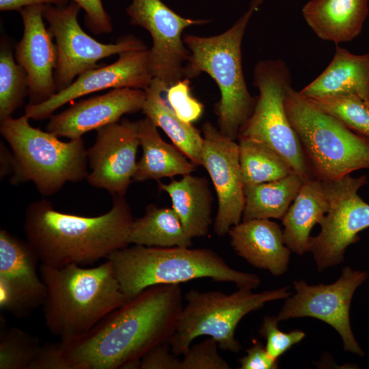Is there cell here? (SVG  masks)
Here are the masks:
<instances>
[{"instance_id":"cell-1","label":"cell","mask_w":369,"mask_h":369,"mask_svg":"<svg viewBox=\"0 0 369 369\" xmlns=\"http://www.w3.org/2000/svg\"><path fill=\"white\" fill-rule=\"evenodd\" d=\"M180 284L150 286L89 331L60 341L68 369H137L150 349L169 342L183 308Z\"/></svg>"},{"instance_id":"cell-35","label":"cell","mask_w":369,"mask_h":369,"mask_svg":"<svg viewBox=\"0 0 369 369\" xmlns=\"http://www.w3.org/2000/svg\"><path fill=\"white\" fill-rule=\"evenodd\" d=\"M278 323L277 316H266L259 329L260 335L266 340V350L275 359L305 337V333L301 330L287 333L282 331L278 327Z\"/></svg>"},{"instance_id":"cell-27","label":"cell","mask_w":369,"mask_h":369,"mask_svg":"<svg viewBox=\"0 0 369 369\" xmlns=\"http://www.w3.org/2000/svg\"><path fill=\"white\" fill-rule=\"evenodd\" d=\"M303 179L292 172L279 180L244 186L243 221L282 219L298 194Z\"/></svg>"},{"instance_id":"cell-23","label":"cell","mask_w":369,"mask_h":369,"mask_svg":"<svg viewBox=\"0 0 369 369\" xmlns=\"http://www.w3.org/2000/svg\"><path fill=\"white\" fill-rule=\"evenodd\" d=\"M159 189L168 194L172 207L191 238L206 236L213 223V197L208 181L191 174L169 182H159Z\"/></svg>"},{"instance_id":"cell-3","label":"cell","mask_w":369,"mask_h":369,"mask_svg":"<svg viewBox=\"0 0 369 369\" xmlns=\"http://www.w3.org/2000/svg\"><path fill=\"white\" fill-rule=\"evenodd\" d=\"M39 271L47 289L45 323L62 343L82 336L129 300L108 259L88 269L76 264L62 267L41 264Z\"/></svg>"},{"instance_id":"cell-16","label":"cell","mask_w":369,"mask_h":369,"mask_svg":"<svg viewBox=\"0 0 369 369\" xmlns=\"http://www.w3.org/2000/svg\"><path fill=\"white\" fill-rule=\"evenodd\" d=\"M96 131L95 142L87 150L91 172L86 179L113 196H124L137 169L140 146L137 121L124 119Z\"/></svg>"},{"instance_id":"cell-24","label":"cell","mask_w":369,"mask_h":369,"mask_svg":"<svg viewBox=\"0 0 369 369\" xmlns=\"http://www.w3.org/2000/svg\"><path fill=\"white\" fill-rule=\"evenodd\" d=\"M329 208L323 181H304L282 219L284 240L291 252L301 256L309 251L310 232L314 225L323 221Z\"/></svg>"},{"instance_id":"cell-18","label":"cell","mask_w":369,"mask_h":369,"mask_svg":"<svg viewBox=\"0 0 369 369\" xmlns=\"http://www.w3.org/2000/svg\"><path fill=\"white\" fill-rule=\"evenodd\" d=\"M44 5H31L18 11L23 34L15 46V59L28 77V104L41 103L57 92L55 79L57 49L44 23Z\"/></svg>"},{"instance_id":"cell-14","label":"cell","mask_w":369,"mask_h":369,"mask_svg":"<svg viewBox=\"0 0 369 369\" xmlns=\"http://www.w3.org/2000/svg\"><path fill=\"white\" fill-rule=\"evenodd\" d=\"M202 131L204 144L201 165L211 179L218 202L214 232L223 236L240 223L245 205L238 144L209 122L202 125Z\"/></svg>"},{"instance_id":"cell-33","label":"cell","mask_w":369,"mask_h":369,"mask_svg":"<svg viewBox=\"0 0 369 369\" xmlns=\"http://www.w3.org/2000/svg\"><path fill=\"white\" fill-rule=\"evenodd\" d=\"M165 93L167 102L182 121L192 124L200 118L204 105L192 96L189 79L184 77L176 82Z\"/></svg>"},{"instance_id":"cell-17","label":"cell","mask_w":369,"mask_h":369,"mask_svg":"<svg viewBox=\"0 0 369 369\" xmlns=\"http://www.w3.org/2000/svg\"><path fill=\"white\" fill-rule=\"evenodd\" d=\"M39 257L27 242L0 231V307L16 318L43 304L46 284L37 272Z\"/></svg>"},{"instance_id":"cell-11","label":"cell","mask_w":369,"mask_h":369,"mask_svg":"<svg viewBox=\"0 0 369 369\" xmlns=\"http://www.w3.org/2000/svg\"><path fill=\"white\" fill-rule=\"evenodd\" d=\"M80 10L73 1L64 5H44V18L57 49L55 79L57 92L83 72L97 68V63L102 59L128 51L148 49L144 42L133 36L122 37L110 44L94 39L78 23Z\"/></svg>"},{"instance_id":"cell-41","label":"cell","mask_w":369,"mask_h":369,"mask_svg":"<svg viewBox=\"0 0 369 369\" xmlns=\"http://www.w3.org/2000/svg\"><path fill=\"white\" fill-rule=\"evenodd\" d=\"M0 176L1 178L12 174L14 168V158L12 151H10L6 146L1 141L0 145Z\"/></svg>"},{"instance_id":"cell-32","label":"cell","mask_w":369,"mask_h":369,"mask_svg":"<svg viewBox=\"0 0 369 369\" xmlns=\"http://www.w3.org/2000/svg\"><path fill=\"white\" fill-rule=\"evenodd\" d=\"M307 99L353 131L369 138V107L360 98L335 96Z\"/></svg>"},{"instance_id":"cell-20","label":"cell","mask_w":369,"mask_h":369,"mask_svg":"<svg viewBox=\"0 0 369 369\" xmlns=\"http://www.w3.org/2000/svg\"><path fill=\"white\" fill-rule=\"evenodd\" d=\"M228 234L234 251L251 266L274 276L286 272L291 251L277 223L267 219L243 221L232 226Z\"/></svg>"},{"instance_id":"cell-15","label":"cell","mask_w":369,"mask_h":369,"mask_svg":"<svg viewBox=\"0 0 369 369\" xmlns=\"http://www.w3.org/2000/svg\"><path fill=\"white\" fill-rule=\"evenodd\" d=\"M149 53L148 49L121 53L115 62L83 72L69 86L48 100L38 104H27L24 115L35 120H44L72 100L107 89L129 87L145 90L154 79Z\"/></svg>"},{"instance_id":"cell-26","label":"cell","mask_w":369,"mask_h":369,"mask_svg":"<svg viewBox=\"0 0 369 369\" xmlns=\"http://www.w3.org/2000/svg\"><path fill=\"white\" fill-rule=\"evenodd\" d=\"M167 87L153 79L145 90L142 112L156 127L161 128L173 144L196 166L202 165L204 137L192 124L182 121L163 96Z\"/></svg>"},{"instance_id":"cell-6","label":"cell","mask_w":369,"mask_h":369,"mask_svg":"<svg viewBox=\"0 0 369 369\" xmlns=\"http://www.w3.org/2000/svg\"><path fill=\"white\" fill-rule=\"evenodd\" d=\"M25 115L1 121L0 133L14 158L13 185L33 182L42 195L49 196L67 182L86 179L87 152L82 139L62 141L55 134L33 127Z\"/></svg>"},{"instance_id":"cell-5","label":"cell","mask_w":369,"mask_h":369,"mask_svg":"<svg viewBox=\"0 0 369 369\" xmlns=\"http://www.w3.org/2000/svg\"><path fill=\"white\" fill-rule=\"evenodd\" d=\"M262 3V0H252L242 16L219 35L183 37L190 52L184 68V77L191 79L206 72L216 82L221 94L215 107L218 128L234 140L251 116L256 103L243 71L241 44L247 25Z\"/></svg>"},{"instance_id":"cell-34","label":"cell","mask_w":369,"mask_h":369,"mask_svg":"<svg viewBox=\"0 0 369 369\" xmlns=\"http://www.w3.org/2000/svg\"><path fill=\"white\" fill-rule=\"evenodd\" d=\"M217 342L209 337L191 345L183 355L180 369H230L228 362L218 351Z\"/></svg>"},{"instance_id":"cell-10","label":"cell","mask_w":369,"mask_h":369,"mask_svg":"<svg viewBox=\"0 0 369 369\" xmlns=\"http://www.w3.org/2000/svg\"><path fill=\"white\" fill-rule=\"evenodd\" d=\"M367 176L323 181L329 208L320 223V231L311 236L309 251L318 272L341 264L346 248L359 240L358 234L369 228V204L358 195Z\"/></svg>"},{"instance_id":"cell-39","label":"cell","mask_w":369,"mask_h":369,"mask_svg":"<svg viewBox=\"0 0 369 369\" xmlns=\"http://www.w3.org/2000/svg\"><path fill=\"white\" fill-rule=\"evenodd\" d=\"M30 369H68L62 355L60 342L41 345Z\"/></svg>"},{"instance_id":"cell-4","label":"cell","mask_w":369,"mask_h":369,"mask_svg":"<svg viewBox=\"0 0 369 369\" xmlns=\"http://www.w3.org/2000/svg\"><path fill=\"white\" fill-rule=\"evenodd\" d=\"M107 259L129 299L152 286L180 284L201 278L232 282L238 288L251 290L261 282L254 273L234 269L217 253L206 248L135 245L113 251Z\"/></svg>"},{"instance_id":"cell-2","label":"cell","mask_w":369,"mask_h":369,"mask_svg":"<svg viewBox=\"0 0 369 369\" xmlns=\"http://www.w3.org/2000/svg\"><path fill=\"white\" fill-rule=\"evenodd\" d=\"M133 221L124 196H113L111 209L97 217L61 213L42 199L27 208L24 231L41 264L62 267L92 263L128 247Z\"/></svg>"},{"instance_id":"cell-19","label":"cell","mask_w":369,"mask_h":369,"mask_svg":"<svg viewBox=\"0 0 369 369\" xmlns=\"http://www.w3.org/2000/svg\"><path fill=\"white\" fill-rule=\"evenodd\" d=\"M145 90L115 88L108 92L74 103L50 117L46 129L59 137L81 138L89 131L119 122L124 114L141 111Z\"/></svg>"},{"instance_id":"cell-22","label":"cell","mask_w":369,"mask_h":369,"mask_svg":"<svg viewBox=\"0 0 369 369\" xmlns=\"http://www.w3.org/2000/svg\"><path fill=\"white\" fill-rule=\"evenodd\" d=\"M301 12L320 39L338 45L360 34L368 14V0H310Z\"/></svg>"},{"instance_id":"cell-8","label":"cell","mask_w":369,"mask_h":369,"mask_svg":"<svg viewBox=\"0 0 369 369\" xmlns=\"http://www.w3.org/2000/svg\"><path fill=\"white\" fill-rule=\"evenodd\" d=\"M288 289L286 286L254 293L251 289L238 288L231 294L190 290L169 341L172 351L176 356L183 355L194 339L207 336L215 339L222 351L238 352L242 346L234 335L241 319L268 302L289 297Z\"/></svg>"},{"instance_id":"cell-29","label":"cell","mask_w":369,"mask_h":369,"mask_svg":"<svg viewBox=\"0 0 369 369\" xmlns=\"http://www.w3.org/2000/svg\"><path fill=\"white\" fill-rule=\"evenodd\" d=\"M238 139L244 186L279 180L294 172L288 163L269 146L247 138Z\"/></svg>"},{"instance_id":"cell-13","label":"cell","mask_w":369,"mask_h":369,"mask_svg":"<svg viewBox=\"0 0 369 369\" xmlns=\"http://www.w3.org/2000/svg\"><path fill=\"white\" fill-rule=\"evenodd\" d=\"M126 13L131 25L150 34L152 46L149 59L154 79L168 88L184 78V68L190 52L182 38V31L210 20L182 17L161 0H132Z\"/></svg>"},{"instance_id":"cell-30","label":"cell","mask_w":369,"mask_h":369,"mask_svg":"<svg viewBox=\"0 0 369 369\" xmlns=\"http://www.w3.org/2000/svg\"><path fill=\"white\" fill-rule=\"evenodd\" d=\"M29 94L28 77L5 38L0 47V121L12 117Z\"/></svg>"},{"instance_id":"cell-25","label":"cell","mask_w":369,"mask_h":369,"mask_svg":"<svg viewBox=\"0 0 369 369\" xmlns=\"http://www.w3.org/2000/svg\"><path fill=\"white\" fill-rule=\"evenodd\" d=\"M142 156L137 162L133 181L144 182L184 176L195 170L193 163L176 146L165 141L157 127L146 117L137 121Z\"/></svg>"},{"instance_id":"cell-7","label":"cell","mask_w":369,"mask_h":369,"mask_svg":"<svg viewBox=\"0 0 369 369\" xmlns=\"http://www.w3.org/2000/svg\"><path fill=\"white\" fill-rule=\"evenodd\" d=\"M284 105L316 178L332 180L369 169L368 137L319 109L292 86L286 92Z\"/></svg>"},{"instance_id":"cell-40","label":"cell","mask_w":369,"mask_h":369,"mask_svg":"<svg viewBox=\"0 0 369 369\" xmlns=\"http://www.w3.org/2000/svg\"><path fill=\"white\" fill-rule=\"evenodd\" d=\"M69 0H0L1 11H20L21 9L35 5H64Z\"/></svg>"},{"instance_id":"cell-38","label":"cell","mask_w":369,"mask_h":369,"mask_svg":"<svg viewBox=\"0 0 369 369\" xmlns=\"http://www.w3.org/2000/svg\"><path fill=\"white\" fill-rule=\"evenodd\" d=\"M245 356L238 359L240 369H277L278 359L272 357L266 350L265 346L254 340L253 345L246 349Z\"/></svg>"},{"instance_id":"cell-37","label":"cell","mask_w":369,"mask_h":369,"mask_svg":"<svg viewBox=\"0 0 369 369\" xmlns=\"http://www.w3.org/2000/svg\"><path fill=\"white\" fill-rule=\"evenodd\" d=\"M181 360L171 350L169 342L160 344L141 359V369H180Z\"/></svg>"},{"instance_id":"cell-28","label":"cell","mask_w":369,"mask_h":369,"mask_svg":"<svg viewBox=\"0 0 369 369\" xmlns=\"http://www.w3.org/2000/svg\"><path fill=\"white\" fill-rule=\"evenodd\" d=\"M130 243L146 247H191L192 238L184 231L174 210L148 205L144 215L133 221Z\"/></svg>"},{"instance_id":"cell-21","label":"cell","mask_w":369,"mask_h":369,"mask_svg":"<svg viewBox=\"0 0 369 369\" xmlns=\"http://www.w3.org/2000/svg\"><path fill=\"white\" fill-rule=\"evenodd\" d=\"M299 93L306 98L357 96L369 107V53L356 55L337 45L327 67Z\"/></svg>"},{"instance_id":"cell-31","label":"cell","mask_w":369,"mask_h":369,"mask_svg":"<svg viewBox=\"0 0 369 369\" xmlns=\"http://www.w3.org/2000/svg\"><path fill=\"white\" fill-rule=\"evenodd\" d=\"M39 340L17 327H6L0 332V369H30L40 346Z\"/></svg>"},{"instance_id":"cell-12","label":"cell","mask_w":369,"mask_h":369,"mask_svg":"<svg viewBox=\"0 0 369 369\" xmlns=\"http://www.w3.org/2000/svg\"><path fill=\"white\" fill-rule=\"evenodd\" d=\"M368 277L367 272L347 266L332 284L310 285L304 279L295 280L296 292L286 299L277 318L279 322L302 317L322 320L339 333L344 351L364 357L351 329L350 308L354 292Z\"/></svg>"},{"instance_id":"cell-36","label":"cell","mask_w":369,"mask_h":369,"mask_svg":"<svg viewBox=\"0 0 369 369\" xmlns=\"http://www.w3.org/2000/svg\"><path fill=\"white\" fill-rule=\"evenodd\" d=\"M85 12L84 23L95 35L110 33L113 31L111 20L102 0H71Z\"/></svg>"},{"instance_id":"cell-9","label":"cell","mask_w":369,"mask_h":369,"mask_svg":"<svg viewBox=\"0 0 369 369\" xmlns=\"http://www.w3.org/2000/svg\"><path fill=\"white\" fill-rule=\"evenodd\" d=\"M290 71L282 59L258 62L254 85L258 89L254 111L238 137L250 139L280 154L303 181L316 178L285 109V96L292 86Z\"/></svg>"}]
</instances>
